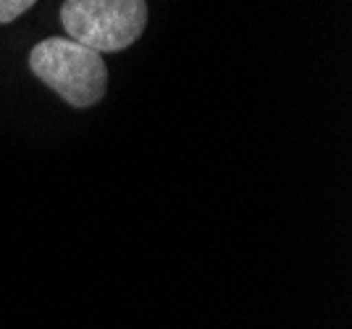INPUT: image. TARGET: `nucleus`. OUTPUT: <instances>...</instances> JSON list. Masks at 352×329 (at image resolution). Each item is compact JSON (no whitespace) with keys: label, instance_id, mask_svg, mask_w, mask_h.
Masks as SVG:
<instances>
[{"label":"nucleus","instance_id":"1","mask_svg":"<svg viewBox=\"0 0 352 329\" xmlns=\"http://www.w3.org/2000/svg\"><path fill=\"white\" fill-rule=\"evenodd\" d=\"M30 69L74 108L100 103L108 87L105 59L69 37H47L32 47Z\"/></svg>","mask_w":352,"mask_h":329},{"label":"nucleus","instance_id":"3","mask_svg":"<svg viewBox=\"0 0 352 329\" xmlns=\"http://www.w3.org/2000/svg\"><path fill=\"white\" fill-rule=\"evenodd\" d=\"M37 0H0V24H11L14 19L27 14Z\"/></svg>","mask_w":352,"mask_h":329},{"label":"nucleus","instance_id":"2","mask_svg":"<svg viewBox=\"0 0 352 329\" xmlns=\"http://www.w3.org/2000/svg\"><path fill=\"white\" fill-rule=\"evenodd\" d=\"M60 24L69 40L95 53L134 45L147 27L145 0H63Z\"/></svg>","mask_w":352,"mask_h":329}]
</instances>
